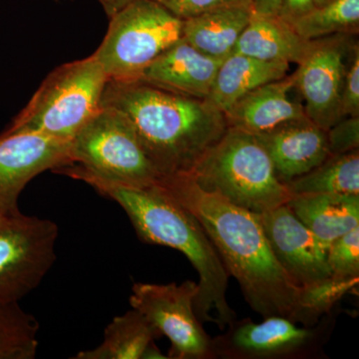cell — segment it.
<instances>
[{"label":"cell","mask_w":359,"mask_h":359,"mask_svg":"<svg viewBox=\"0 0 359 359\" xmlns=\"http://www.w3.org/2000/svg\"><path fill=\"white\" fill-rule=\"evenodd\" d=\"M159 184L199 219L250 309L263 318L283 316L299 323L301 287L276 261L257 215L205 192L189 175Z\"/></svg>","instance_id":"6da1fadb"},{"label":"cell","mask_w":359,"mask_h":359,"mask_svg":"<svg viewBox=\"0 0 359 359\" xmlns=\"http://www.w3.org/2000/svg\"><path fill=\"white\" fill-rule=\"evenodd\" d=\"M66 176L83 181L115 201L124 210L137 236L149 245H164L185 255L197 271L199 290L194 302L201 323H215L222 330L237 320L226 297L230 275L199 219L160 184L132 186L99 178L76 166Z\"/></svg>","instance_id":"7a4b0ae2"},{"label":"cell","mask_w":359,"mask_h":359,"mask_svg":"<svg viewBox=\"0 0 359 359\" xmlns=\"http://www.w3.org/2000/svg\"><path fill=\"white\" fill-rule=\"evenodd\" d=\"M101 106L121 112L158 173L189 175L228 130L226 117L205 99L174 93L143 80H108Z\"/></svg>","instance_id":"3957f363"},{"label":"cell","mask_w":359,"mask_h":359,"mask_svg":"<svg viewBox=\"0 0 359 359\" xmlns=\"http://www.w3.org/2000/svg\"><path fill=\"white\" fill-rule=\"evenodd\" d=\"M189 176L205 192L252 214L271 211L292 199L256 136L237 129L228 128Z\"/></svg>","instance_id":"277c9868"},{"label":"cell","mask_w":359,"mask_h":359,"mask_svg":"<svg viewBox=\"0 0 359 359\" xmlns=\"http://www.w3.org/2000/svg\"><path fill=\"white\" fill-rule=\"evenodd\" d=\"M107 82L93 54L59 66L2 134L37 133L71 141L102 107Z\"/></svg>","instance_id":"5b68a950"},{"label":"cell","mask_w":359,"mask_h":359,"mask_svg":"<svg viewBox=\"0 0 359 359\" xmlns=\"http://www.w3.org/2000/svg\"><path fill=\"white\" fill-rule=\"evenodd\" d=\"M183 20L156 0H137L110 18L94 57L108 80H139L151 63L182 39Z\"/></svg>","instance_id":"8992f818"},{"label":"cell","mask_w":359,"mask_h":359,"mask_svg":"<svg viewBox=\"0 0 359 359\" xmlns=\"http://www.w3.org/2000/svg\"><path fill=\"white\" fill-rule=\"evenodd\" d=\"M71 157L86 173L117 183L151 186L162 180L127 118L106 106L71 140Z\"/></svg>","instance_id":"52a82bcc"},{"label":"cell","mask_w":359,"mask_h":359,"mask_svg":"<svg viewBox=\"0 0 359 359\" xmlns=\"http://www.w3.org/2000/svg\"><path fill=\"white\" fill-rule=\"evenodd\" d=\"M334 325L332 313L313 327H299L283 316H269L262 323L250 318L236 320L223 334L212 339L215 358L292 359L318 355Z\"/></svg>","instance_id":"ba28073f"},{"label":"cell","mask_w":359,"mask_h":359,"mask_svg":"<svg viewBox=\"0 0 359 359\" xmlns=\"http://www.w3.org/2000/svg\"><path fill=\"white\" fill-rule=\"evenodd\" d=\"M57 224L18 214L0 224V304L20 302L56 261Z\"/></svg>","instance_id":"9c48e42d"},{"label":"cell","mask_w":359,"mask_h":359,"mask_svg":"<svg viewBox=\"0 0 359 359\" xmlns=\"http://www.w3.org/2000/svg\"><path fill=\"white\" fill-rule=\"evenodd\" d=\"M199 285L193 280L167 285L136 283L129 302L171 342L168 358L212 359V339L196 316Z\"/></svg>","instance_id":"30bf717a"},{"label":"cell","mask_w":359,"mask_h":359,"mask_svg":"<svg viewBox=\"0 0 359 359\" xmlns=\"http://www.w3.org/2000/svg\"><path fill=\"white\" fill-rule=\"evenodd\" d=\"M351 35L313 40L294 73V88L304 99L306 115L325 131L342 118L344 76L355 44Z\"/></svg>","instance_id":"8fae6325"},{"label":"cell","mask_w":359,"mask_h":359,"mask_svg":"<svg viewBox=\"0 0 359 359\" xmlns=\"http://www.w3.org/2000/svg\"><path fill=\"white\" fill-rule=\"evenodd\" d=\"M71 163L69 140L37 133L0 135V214H20L18 199L27 184Z\"/></svg>","instance_id":"7c38bea8"},{"label":"cell","mask_w":359,"mask_h":359,"mask_svg":"<svg viewBox=\"0 0 359 359\" xmlns=\"http://www.w3.org/2000/svg\"><path fill=\"white\" fill-rule=\"evenodd\" d=\"M257 216L273 256L297 287L330 278V247L297 219L289 205Z\"/></svg>","instance_id":"4fadbf2b"},{"label":"cell","mask_w":359,"mask_h":359,"mask_svg":"<svg viewBox=\"0 0 359 359\" xmlns=\"http://www.w3.org/2000/svg\"><path fill=\"white\" fill-rule=\"evenodd\" d=\"M255 136L268 153L276 177L283 184L309 173L330 156L327 131L308 117Z\"/></svg>","instance_id":"5bb4252c"},{"label":"cell","mask_w":359,"mask_h":359,"mask_svg":"<svg viewBox=\"0 0 359 359\" xmlns=\"http://www.w3.org/2000/svg\"><path fill=\"white\" fill-rule=\"evenodd\" d=\"M222 61L181 39L151 63L140 80L174 93L207 99Z\"/></svg>","instance_id":"9a60e30c"},{"label":"cell","mask_w":359,"mask_h":359,"mask_svg":"<svg viewBox=\"0 0 359 359\" xmlns=\"http://www.w3.org/2000/svg\"><path fill=\"white\" fill-rule=\"evenodd\" d=\"M294 89V75L262 85L245 94L224 113L228 128L257 135L308 117L304 105L290 98Z\"/></svg>","instance_id":"2e32d148"},{"label":"cell","mask_w":359,"mask_h":359,"mask_svg":"<svg viewBox=\"0 0 359 359\" xmlns=\"http://www.w3.org/2000/svg\"><path fill=\"white\" fill-rule=\"evenodd\" d=\"M254 14L252 6L221 7L183 20L182 39L205 55L224 60L235 50Z\"/></svg>","instance_id":"e0dca14e"},{"label":"cell","mask_w":359,"mask_h":359,"mask_svg":"<svg viewBox=\"0 0 359 359\" xmlns=\"http://www.w3.org/2000/svg\"><path fill=\"white\" fill-rule=\"evenodd\" d=\"M287 205L297 219L328 247L337 238L359 226V195L292 196Z\"/></svg>","instance_id":"ac0fdd59"},{"label":"cell","mask_w":359,"mask_h":359,"mask_svg":"<svg viewBox=\"0 0 359 359\" xmlns=\"http://www.w3.org/2000/svg\"><path fill=\"white\" fill-rule=\"evenodd\" d=\"M290 65L233 52L222 61L205 100L224 114L233 103L252 90L287 76Z\"/></svg>","instance_id":"d6986e66"},{"label":"cell","mask_w":359,"mask_h":359,"mask_svg":"<svg viewBox=\"0 0 359 359\" xmlns=\"http://www.w3.org/2000/svg\"><path fill=\"white\" fill-rule=\"evenodd\" d=\"M311 45L280 15L254 13L233 52L259 60L299 65Z\"/></svg>","instance_id":"ffe728a7"},{"label":"cell","mask_w":359,"mask_h":359,"mask_svg":"<svg viewBox=\"0 0 359 359\" xmlns=\"http://www.w3.org/2000/svg\"><path fill=\"white\" fill-rule=\"evenodd\" d=\"M161 335L143 314L132 309L116 316L104 332L101 344L81 351L74 359H147L151 347Z\"/></svg>","instance_id":"44dd1931"},{"label":"cell","mask_w":359,"mask_h":359,"mask_svg":"<svg viewBox=\"0 0 359 359\" xmlns=\"http://www.w3.org/2000/svg\"><path fill=\"white\" fill-rule=\"evenodd\" d=\"M290 195H359V151L330 156L320 166L285 184Z\"/></svg>","instance_id":"7402d4cb"},{"label":"cell","mask_w":359,"mask_h":359,"mask_svg":"<svg viewBox=\"0 0 359 359\" xmlns=\"http://www.w3.org/2000/svg\"><path fill=\"white\" fill-rule=\"evenodd\" d=\"M289 23L308 41L335 34H355L359 28V0H330Z\"/></svg>","instance_id":"603a6c76"},{"label":"cell","mask_w":359,"mask_h":359,"mask_svg":"<svg viewBox=\"0 0 359 359\" xmlns=\"http://www.w3.org/2000/svg\"><path fill=\"white\" fill-rule=\"evenodd\" d=\"M39 330V321L18 302L0 304V359L35 358Z\"/></svg>","instance_id":"cb8c5ba5"},{"label":"cell","mask_w":359,"mask_h":359,"mask_svg":"<svg viewBox=\"0 0 359 359\" xmlns=\"http://www.w3.org/2000/svg\"><path fill=\"white\" fill-rule=\"evenodd\" d=\"M359 278L339 280L330 276L320 282L301 287L299 295V323L313 327L332 313L342 297L358 285Z\"/></svg>","instance_id":"d4e9b609"},{"label":"cell","mask_w":359,"mask_h":359,"mask_svg":"<svg viewBox=\"0 0 359 359\" xmlns=\"http://www.w3.org/2000/svg\"><path fill=\"white\" fill-rule=\"evenodd\" d=\"M327 266L332 278L339 280L359 278V226L330 244Z\"/></svg>","instance_id":"484cf974"},{"label":"cell","mask_w":359,"mask_h":359,"mask_svg":"<svg viewBox=\"0 0 359 359\" xmlns=\"http://www.w3.org/2000/svg\"><path fill=\"white\" fill-rule=\"evenodd\" d=\"M330 155H341L359 148V116L344 117L327 131Z\"/></svg>","instance_id":"4316f807"},{"label":"cell","mask_w":359,"mask_h":359,"mask_svg":"<svg viewBox=\"0 0 359 359\" xmlns=\"http://www.w3.org/2000/svg\"><path fill=\"white\" fill-rule=\"evenodd\" d=\"M180 20L199 15L221 7L252 6V0H156Z\"/></svg>","instance_id":"83f0119b"},{"label":"cell","mask_w":359,"mask_h":359,"mask_svg":"<svg viewBox=\"0 0 359 359\" xmlns=\"http://www.w3.org/2000/svg\"><path fill=\"white\" fill-rule=\"evenodd\" d=\"M342 118L348 116H359V48L358 43L354 44L348 65H347L346 76H344V88L341 94Z\"/></svg>","instance_id":"f1b7e54d"},{"label":"cell","mask_w":359,"mask_h":359,"mask_svg":"<svg viewBox=\"0 0 359 359\" xmlns=\"http://www.w3.org/2000/svg\"><path fill=\"white\" fill-rule=\"evenodd\" d=\"M314 7L313 0H280L278 15L290 22L295 18L304 15Z\"/></svg>","instance_id":"f546056e"},{"label":"cell","mask_w":359,"mask_h":359,"mask_svg":"<svg viewBox=\"0 0 359 359\" xmlns=\"http://www.w3.org/2000/svg\"><path fill=\"white\" fill-rule=\"evenodd\" d=\"M254 13L264 15H278L280 0H252Z\"/></svg>","instance_id":"4dcf8cb0"},{"label":"cell","mask_w":359,"mask_h":359,"mask_svg":"<svg viewBox=\"0 0 359 359\" xmlns=\"http://www.w3.org/2000/svg\"><path fill=\"white\" fill-rule=\"evenodd\" d=\"M103 6L104 11L107 14L108 18H112L114 14L119 13L129 4H133L137 0H97Z\"/></svg>","instance_id":"1f68e13d"},{"label":"cell","mask_w":359,"mask_h":359,"mask_svg":"<svg viewBox=\"0 0 359 359\" xmlns=\"http://www.w3.org/2000/svg\"><path fill=\"white\" fill-rule=\"evenodd\" d=\"M328 1H330V0H313L314 6H323V4H327Z\"/></svg>","instance_id":"d6a6232c"},{"label":"cell","mask_w":359,"mask_h":359,"mask_svg":"<svg viewBox=\"0 0 359 359\" xmlns=\"http://www.w3.org/2000/svg\"><path fill=\"white\" fill-rule=\"evenodd\" d=\"M8 218V217L4 216V215L0 214V224H2L4 223V221Z\"/></svg>","instance_id":"836d02e7"}]
</instances>
